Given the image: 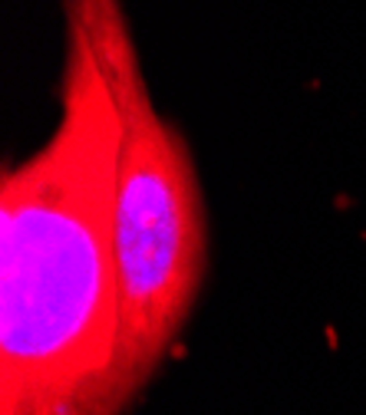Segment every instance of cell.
<instances>
[{
  "label": "cell",
  "instance_id": "cell-1",
  "mask_svg": "<svg viewBox=\"0 0 366 415\" xmlns=\"http://www.w3.org/2000/svg\"><path fill=\"white\" fill-rule=\"evenodd\" d=\"M119 106L66 20L60 122L0 185V415H122Z\"/></svg>",
  "mask_w": 366,
  "mask_h": 415
},
{
  "label": "cell",
  "instance_id": "cell-2",
  "mask_svg": "<svg viewBox=\"0 0 366 415\" xmlns=\"http://www.w3.org/2000/svg\"><path fill=\"white\" fill-rule=\"evenodd\" d=\"M90 40L119 106L116 267L122 383L129 399L159 373L205 280L208 224L185 135L155 109L122 0H63Z\"/></svg>",
  "mask_w": 366,
  "mask_h": 415
}]
</instances>
